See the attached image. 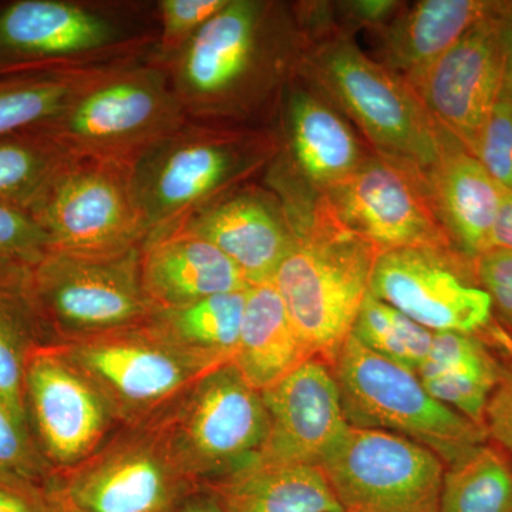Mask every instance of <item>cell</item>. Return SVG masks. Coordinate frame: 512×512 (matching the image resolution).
<instances>
[{
  "label": "cell",
  "instance_id": "obj_25",
  "mask_svg": "<svg viewBox=\"0 0 512 512\" xmlns=\"http://www.w3.org/2000/svg\"><path fill=\"white\" fill-rule=\"evenodd\" d=\"M313 359L272 284L249 286L234 365L249 386L264 392Z\"/></svg>",
  "mask_w": 512,
  "mask_h": 512
},
{
  "label": "cell",
  "instance_id": "obj_36",
  "mask_svg": "<svg viewBox=\"0 0 512 512\" xmlns=\"http://www.w3.org/2000/svg\"><path fill=\"white\" fill-rule=\"evenodd\" d=\"M476 274L490 295L494 313L512 332V252L503 248L485 252L476 259Z\"/></svg>",
  "mask_w": 512,
  "mask_h": 512
},
{
  "label": "cell",
  "instance_id": "obj_43",
  "mask_svg": "<svg viewBox=\"0 0 512 512\" xmlns=\"http://www.w3.org/2000/svg\"><path fill=\"white\" fill-rule=\"evenodd\" d=\"M53 498H55V497H53ZM55 501H56L57 507H59V512H82L79 510H74V508L69 507V505H64L62 503H59V501H57L56 498H55Z\"/></svg>",
  "mask_w": 512,
  "mask_h": 512
},
{
  "label": "cell",
  "instance_id": "obj_11",
  "mask_svg": "<svg viewBox=\"0 0 512 512\" xmlns=\"http://www.w3.org/2000/svg\"><path fill=\"white\" fill-rule=\"evenodd\" d=\"M56 348L99 390L120 427L157 419L212 372L185 355L150 320Z\"/></svg>",
  "mask_w": 512,
  "mask_h": 512
},
{
  "label": "cell",
  "instance_id": "obj_23",
  "mask_svg": "<svg viewBox=\"0 0 512 512\" xmlns=\"http://www.w3.org/2000/svg\"><path fill=\"white\" fill-rule=\"evenodd\" d=\"M491 0H421L380 30V60L413 89L468 29L490 15ZM416 92V90H414Z\"/></svg>",
  "mask_w": 512,
  "mask_h": 512
},
{
  "label": "cell",
  "instance_id": "obj_26",
  "mask_svg": "<svg viewBox=\"0 0 512 512\" xmlns=\"http://www.w3.org/2000/svg\"><path fill=\"white\" fill-rule=\"evenodd\" d=\"M247 291L220 293L175 309H157L150 322L185 355L208 370L237 355Z\"/></svg>",
  "mask_w": 512,
  "mask_h": 512
},
{
  "label": "cell",
  "instance_id": "obj_28",
  "mask_svg": "<svg viewBox=\"0 0 512 512\" xmlns=\"http://www.w3.org/2000/svg\"><path fill=\"white\" fill-rule=\"evenodd\" d=\"M127 63L0 74V137L45 126L97 80Z\"/></svg>",
  "mask_w": 512,
  "mask_h": 512
},
{
  "label": "cell",
  "instance_id": "obj_37",
  "mask_svg": "<svg viewBox=\"0 0 512 512\" xmlns=\"http://www.w3.org/2000/svg\"><path fill=\"white\" fill-rule=\"evenodd\" d=\"M485 431L512 458V365L504 367L500 382L485 407Z\"/></svg>",
  "mask_w": 512,
  "mask_h": 512
},
{
  "label": "cell",
  "instance_id": "obj_24",
  "mask_svg": "<svg viewBox=\"0 0 512 512\" xmlns=\"http://www.w3.org/2000/svg\"><path fill=\"white\" fill-rule=\"evenodd\" d=\"M222 512H343L323 474L313 464L251 466L210 487Z\"/></svg>",
  "mask_w": 512,
  "mask_h": 512
},
{
  "label": "cell",
  "instance_id": "obj_8",
  "mask_svg": "<svg viewBox=\"0 0 512 512\" xmlns=\"http://www.w3.org/2000/svg\"><path fill=\"white\" fill-rule=\"evenodd\" d=\"M141 247L116 254L49 251L30 269V292L47 346L143 325L153 316Z\"/></svg>",
  "mask_w": 512,
  "mask_h": 512
},
{
  "label": "cell",
  "instance_id": "obj_31",
  "mask_svg": "<svg viewBox=\"0 0 512 512\" xmlns=\"http://www.w3.org/2000/svg\"><path fill=\"white\" fill-rule=\"evenodd\" d=\"M350 336L376 355L417 373L429 353L434 333L369 292Z\"/></svg>",
  "mask_w": 512,
  "mask_h": 512
},
{
  "label": "cell",
  "instance_id": "obj_17",
  "mask_svg": "<svg viewBox=\"0 0 512 512\" xmlns=\"http://www.w3.org/2000/svg\"><path fill=\"white\" fill-rule=\"evenodd\" d=\"M501 5L468 29L414 89L441 130L473 156L503 93Z\"/></svg>",
  "mask_w": 512,
  "mask_h": 512
},
{
  "label": "cell",
  "instance_id": "obj_6",
  "mask_svg": "<svg viewBox=\"0 0 512 512\" xmlns=\"http://www.w3.org/2000/svg\"><path fill=\"white\" fill-rule=\"evenodd\" d=\"M190 120L164 64H123L84 90L57 119L37 127L69 157L133 163Z\"/></svg>",
  "mask_w": 512,
  "mask_h": 512
},
{
  "label": "cell",
  "instance_id": "obj_38",
  "mask_svg": "<svg viewBox=\"0 0 512 512\" xmlns=\"http://www.w3.org/2000/svg\"><path fill=\"white\" fill-rule=\"evenodd\" d=\"M0 512H59L49 488L0 477Z\"/></svg>",
  "mask_w": 512,
  "mask_h": 512
},
{
  "label": "cell",
  "instance_id": "obj_30",
  "mask_svg": "<svg viewBox=\"0 0 512 512\" xmlns=\"http://www.w3.org/2000/svg\"><path fill=\"white\" fill-rule=\"evenodd\" d=\"M66 158L39 128L0 137V202L29 211Z\"/></svg>",
  "mask_w": 512,
  "mask_h": 512
},
{
  "label": "cell",
  "instance_id": "obj_18",
  "mask_svg": "<svg viewBox=\"0 0 512 512\" xmlns=\"http://www.w3.org/2000/svg\"><path fill=\"white\" fill-rule=\"evenodd\" d=\"M261 393L269 431L258 460L319 466L333 441L349 426L338 382L323 360L309 359Z\"/></svg>",
  "mask_w": 512,
  "mask_h": 512
},
{
  "label": "cell",
  "instance_id": "obj_19",
  "mask_svg": "<svg viewBox=\"0 0 512 512\" xmlns=\"http://www.w3.org/2000/svg\"><path fill=\"white\" fill-rule=\"evenodd\" d=\"M175 231L211 242L238 266L249 286L271 284L295 241L285 208L271 195L254 190L229 192Z\"/></svg>",
  "mask_w": 512,
  "mask_h": 512
},
{
  "label": "cell",
  "instance_id": "obj_33",
  "mask_svg": "<svg viewBox=\"0 0 512 512\" xmlns=\"http://www.w3.org/2000/svg\"><path fill=\"white\" fill-rule=\"evenodd\" d=\"M229 0H158V39L153 59L167 64Z\"/></svg>",
  "mask_w": 512,
  "mask_h": 512
},
{
  "label": "cell",
  "instance_id": "obj_22",
  "mask_svg": "<svg viewBox=\"0 0 512 512\" xmlns=\"http://www.w3.org/2000/svg\"><path fill=\"white\" fill-rule=\"evenodd\" d=\"M289 153L309 185L325 192L350 177L367 156L349 124L311 87L292 84L285 94Z\"/></svg>",
  "mask_w": 512,
  "mask_h": 512
},
{
  "label": "cell",
  "instance_id": "obj_27",
  "mask_svg": "<svg viewBox=\"0 0 512 512\" xmlns=\"http://www.w3.org/2000/svg\"><path fill=\"white\" fill-rule=\"evenodd\" d=\"M30 269L0 262V397L23 420L26 367L33 353L47 346L30 292Z\"/></svg>",
  "mask_w": 512,
  "mask_h": 512
},
{
  "label": "cell",
  "instance_id": "obj_35",
  "mask_svg": "<svg viewBox=\"0 0 512 512\" xmlns=\"http://www.w3.org/2000/svg\"><path fill=\"white\" fill-rule=\"evenodd\" d=\"M474 157L505 191H512V103L504 93L484 126Z\"/></svg>",
  "mask_w": 512,
  "mask_h": 512
},
{
  "label": "cell",
  "instance_id": "obj_15",
  "mask_svg": "<svg viewBox=\"0 0 512 512\" xmlns=\"http://www.w3.org/2000/svg\"><path fill=\"white\" fill-rule=\"evenodd\" d=\"M320 198L343 227L379 254L454 247L437 214L426 173L409 161L380 153L367 156L355 173Z\"/></svg>",
  "mask_w": 512,
  "mask_h": 512
},
{
  "label": "cell",
  "instance_id": "obj_39",
  "mask_svg": "<svg viewBox=\"0 0 512 512\" xmlns=\"http://www.w3.org/2000/svg\"><path fill=\"white\" fill-rule=\"evenodd\" d=\"M342 6L349 18L376 29L386 26L400 9V3L390 0H355L342 3Z\"/></svg>",
  "mask_w": 512,
  "mask_h": 512
},
{
  "label": "cell",
  "instance_id": "obj_41",
  "mask_svg": "<svg viewBox=\"0 0 512 512\" xmlns=\"http://www.w3.org/2000/svg\"><path fill=\"white\" fill-rule=\"evenodd\" d=\"M494 248L512 252V191H505L494 229Z\"/></svg>",
  "mask_w": 512,
  "mask_h": 512
},
{
  "label": "cell",
  "instance_id": "obj_9",
  "mask_svg": "<svg viewBox=\"0 0 512 512\" xmlns=\"http://www.w3.org/2000/svg\"><path fill=\"white\" fill-rule=\"evenodd\" d=\"M349 426L389 431L448 464L487 441V431L434 399L413 370L349 336L332 363Z\"/></svg>",
  "mask_w": 512,
  "mask_h": 512
},
{
  "label": "cell",
  "instance_id": "obj_4",
  "mask_svg": "<svg viewBox=\"0 0 512 512\" xmlns=\"http://www.w3.org/2000/svg\"><path fill=\"white\" fill-rule=\"evenodd\" d=\"M265 136L188 120L131 163L146 242L175 231L265 164Z\"/></svg>",
  "mask_w": 512,
  "mask_h": 512
},
{
  "label": "cell",
  "instance_id": "obj_34",
  "mask_svg": "<svg viewBox=\"0 0 512 512\" xmlns=\"http://www.w3.org/2000/svg\"><path fill=\"white\" fill-rule=\"evenodd\" d=\"M49 251V238L30 211L0 202V262L33 266Z\"/></svg>",
  "mask_w": 512,
  "mask_h": 512
},
{
  "label": "cell",
  "instance_id": "obj_10",
  "mask_svg": "<svg viewBox=\"0 0 512 512\" xmlns=\"http://www.w3.org/2000/svg\"><path fill=\"white\" fill-rule=\"evenodd\" d=\"M29 211L49 238L50 251L116 254L146 241L126 161L67 156Z\"/></svg>",
  "mask_w": 512,
  "mask_h": 512
},
{
  "label": "cell",
  "instance_id": "obj_40",
  "mask_svg": "<svg viewBox=\"0 0 512 512\" xmlns=\"http://www.w3.org/2000/svg\"><path fill=\"white\" fill-rule=\"evenodd\" d=\"M501 42H503V93L512 103V2H503L500 9Z\"/></svg>",
  "mask_w": 512,
  "mask_h": 512
},
{
  "label": "cell",
  "instance_id": "obj_14",
  "mask_svg": "<svg viewBox=\"0 0 512 512\" xmlns=\"http://www.w3.org/2000/svg\"><path fill=\"white\" fill-rule=\"evenodd\" d=\"M369 292L430 332L495 338L493 302L478 282L476 262L454 247L382 252Z\"/></svg>",
  "mask_w": 512,
  "mask_h": 512
},
{
  "label": "cell",
  "instance_id": "obj_12",
  "mask_svg": "<svg viewBox=\"0 0 512 512\" xmlns=\"http://www.w3.org/2000/svg\"><path fill=\"white\" fill-rule=\"evenodd\" d=\"M49 490L82 512H178L198 491L153 423L119 427L79 466L56 473Z\"/></svg>",
  "mask_w": 512,
  "mask_h": 512
},
{
  "label": "cell",
  "instance_id": "obj_29",
  "mask_svg": "<svg viewBox=\"0 0 512 512\" xmlns=\"http://www.w3.org/2000/svg\"><path fill=\"white\" fill-rule=\"evenodd\" d=\"M439 512H512V467L507 458L483 443L448 464Z\"/></svg>",
  "mask_w": 512,
  "mask_h": 512
},
{
  "label": "cell",
  "instance_id": "obj_13",
  "mask_svg": "<svg viewBox=\"0 0 512 512\" xmlns=\"http://www.w3.org/2000/svg\"><path fill=\"white\" fill-rule=\"evenodd\" d=\"M319 467L343 512H439L446 464L399 434L348 426Z\"/></svg>",
  "mask_w": 512,
  "mask_h": 512
},
{
  "label": "cell",
  "instance_id": "obj_5",
  "mask_svg": "<svg viewBox=\"0 0 512 512\" xmlns=\"http://www.w3.org/2000/svg\"><path fill=\"white\" fill-rule=\"evenodd\" d=\"M296 70L355 121L377 153L429 173L457 144L403 77L370 59L348 36L306 50Z\"/></svg>",
  "mask_w": 512,
  "mask_h": 512
},
{
  "label": "cell",
  "instance_id": "obj_3",
  "mask_svg": "<svg viewBox=\"0 0 512 512\" xmlns=\"http://www.w3.org/2000/svg\"><path fill=\"white\" fill-rule=\"evenodd\" d=\"M289 218L295 241L271 284L313 359L332 366L370 291L379 251L343 227L322 198L309 214Z\"/></svg>",
  "mask_w": 512,
  "mask_h": 512
},
{
  "label": "cell",
  "instance_id": "obj_7",
  "mask_svg": "<svg viewBox=\"0 0 512 512\" xmlns=\"http://www.w3.org/2000/svg\"><path fill=\"white\" fill-rule=\"evenodd\" d=\"M150 423L197 490L251 466L269 431L262 393L234 365L202 376Z\"/></svg>",
  "mask_w": 512,
  "mask_h": 512
},
{
  "label": "cell",
  "instance_id": "obj_16",
  "mask_svg": "<svg viewBox=\"0 0 512 512\" xmlns=\"http://www.w3.org/2000/svg\"><path fill=\"white\" fill-rule=\"evenodd\" d=\"M30 433L49 466H79L119 429L109 404L56 346L37 349L25 375Z\"/></svg>",
  "mask_w": 512,
  "mask_h": 512
},
{
  "label": "cell",
  "instance_id": "obj_42",
  "mask_svg": "<svg viewBox=\"0 0 512 512\" xmlns=\"http://www.w3.org/2000/svg\"><path fill=\"white\" fill-rule=\"evenodd\" d=\"M178 512H222V510L210 491L198 490L185 498Z\"/></svg>",
  "mask_w": 512,
  "mask_h": 512
},
{
  "label": "cell",
  "instance_id": "obj_2",
  "mask_svg": "<svg viewBox=\"0 0 512 512\" xmlns=\"http://www.w3.org/2000/svg\"><path fill=\"white\" fill-rule=\"evenodd\" d=\"M157 39L156 2L0 3V74L134 62L153 57Z\"/></svg>",
  "mask_w": 512,
  "mask_h": 512
},
{
  "label": "cell",
  "instance_id": "obj_20",
  "mask_svg": "<svg viewBox=\"0 0 512 512\" xmlns=\"http://www.w3.org/2000/svg\"><path fill=\"white\" fill-rule=\"evenodd\" d=\"M141 281L154 309H175L249 284L220 249L190 232L174 231L141 247Z\"/></svg>",
  "mask_w": 512,
  "mask_h": 512
},
{
  "label": "cell",
  "instance_id": "obj_32",
  "mask_svg": "<svg viewBox=\"0 0 512 512\" xmlns=\"http://www.w3.org/2000/svg\"><path fill=\"white\" fill-rule=\"evenodd\" d=\"M55 474L40 453L28 421L0 397V477L49 488Z\"/></svg>",
  "mask_w": 512,
  "mask_h": 512
},
{
  "label": "cell",
  "instance_id": "obj_21",
  "mask_svg": "<svg viewBox=\"0 0 512 512\" xmlns=\"http://www.w3.org/2000/svg\"><path fill=\"white\" fill-rule=\"evenodd\" d=\"M426 175L448 237L461 254L476 262L494 248L504 188L458 143Z\"/></svg>",
  "mask_w": 512,
  "mask_h": 512
},
{
  "label": "cell",
  "instance_id": "obj_1",
  "mask_svg": "<svg viewBox=\"0 0 512 512\" xmlns=\"http://www.w3.org/2000/svg\"><path fill=\"white\" fill-rule=\"evenodd\" d=\"M299 56L284 5L229 0L164 66L188 119L227 126L262 110Z\"/></svg>",
  "mask_w": 512,
  "mask_h": 512
}]
</instances>
